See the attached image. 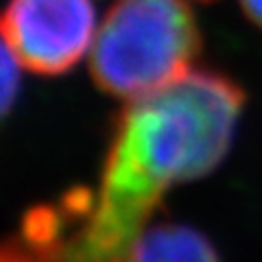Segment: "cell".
Segmentation results:
<instances>
[{
  "label": "cell",
  "instance_id": "3",
  "mask_svg": "<svg viewBox=\"0 0 262 262\" xmlns=\"http://www.w3.org/2000/svg\"><path fill=\"white\" fill-rule=\"evenodd\" d=\"M0 35L22 68L55 77L68 72L92 48V0H7Z\"/></svg>",
  "mask_w": 262,
  "mask_h": 262
},
{
  "label": "cell",
  "instance_id": "7",
  "mask_svg": "<svg viewBox=\"0 0 262 262\" xmlns=\"http://www.w3.org/2000/svg\"><path fill=\"white\" fill-rule=\"evenodd\" d=\"M196 3H212V0H196Z\"/></svg>",
  "mask_w": 262,
  "mask_h": 262
},
{
  "label": "cell",
  "instance_id": "1",
  "mask_svg": "<svg viewBox=\"0 0 262 262\" xmlns=\"http://www.w3.org/2000/svg\"><path fill=\"white\" fill-rule=\"evenodd\" d=\"M247 103L241 83L214 70H190L122 110L107 162L166 194L206 177L225 160Z\"/></svg>",
  "mask_w": 262,
  "mask_h": 262
},
{
  "label": "cell",
  "instance_id": "5",
  "mask_svg": "<svg viewBox=\"0 0 262 262\" xmlns=\"http://www.w3.org/2000/svg\"><path fill=\"white\" fill-rule=\"evenodd\" d=\"M20 90V63L0 35V118L13 107Z\"/></svg>",
  "mask_w": 262,
  "mask_h": 262
},
{
  "label": "cell",
  "instance_id": "6",
  "mask_svg": "<svg viewBox=\"0 0 262 262\" xmlns=\"http://www.w3.org/2000/svg\"><path fill=\"white\" fill-rule=\"evenodd\" d=\"M241 7L245 15L262 29V0H241Z\"/></svg>",
  "mask_w": 262,
  "mask_h": 262
},
{
  "label": "cell",
  "instance_id": "2",
  "mask_svg": "<svg viewBox=\"0 0 262 262\" xmlns=\"http://www.w3.org/2000/svg\"><path fill=\"white\" fill-rule=\"evenodd\" d=\"M199 51L186 0H116L96 29L90 72L103 92L136 101L188 75Z\"/></svg>",
  "mask_w": 262,
  "mask_h": 262
},
{
  "label": "cell",
  "instance_id": "4",
  "mask_svg": "<svg viewBox=\"0 0 262 262\" xmlns=\"http://www.w3.org/2000/svg\"><path fill=\"white\" fill-rule=\"evenodd\" d=\"M120 262H221L206 234L190 225H149Z\"/></svg>",
  "mask_w": 262,
  "mask_h": 262
}]
</instances>
